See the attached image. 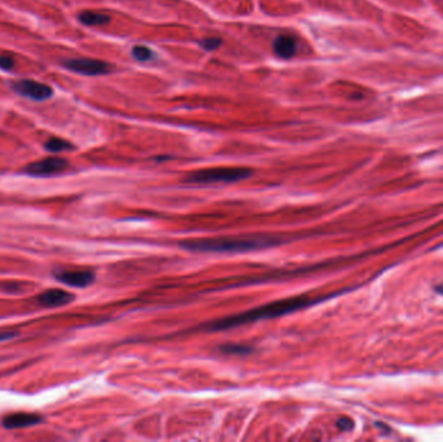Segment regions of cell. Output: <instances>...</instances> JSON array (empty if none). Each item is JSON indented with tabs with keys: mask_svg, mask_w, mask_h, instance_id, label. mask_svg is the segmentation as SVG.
<instances>
[{
	"mask_svg": "<svg viewBox=\"0 0 443 442\" xmlns=\"http://www.w3.org/2000/svg\"><path fill=\"white\" fill-rule=\"evenodd\" d=\"M222 44V40L219 38H208V39H204L200 42V45L204 47L206 51H213V50H217L219 45Z\"/></svg>",
	"mask_w": 443,
	"mask_h": 442,
	"instance_id": "obj_15",
	"label": "cell"
},
{
	"mask_svg": "<svg viewBox=\"0 0 443 442\" xmlns=\"http://www.w3.org/2000/svg\"><path fill=\"white\" fill-rule=\"evenodd\" d=\"M64 66L72 72L83 75H102L108 74L112 66L105 61L93 60V59H73L64 61Z\"/></svg>",
	"mask_w": 443,
	"mask_h": 442,
	"instance_id": "obj_5",
	"label": "cell"
},
{
	"mask_svg": "<svg viewBox=\"0 0 443 442\" xmlns=\"http://www.w3.org/2000/svg\"><path fill=\"white\" fill-rule=\"evenodd\" d=\"M132 56L136 59L137 61H141V63H145L149 61L153 57V52L149 50L145 45H136L132 50Z\"/></svg>",
	"mask_w": 443,
	"mask_h": 442,
	"instance_id": "obj_14",
	"label": "cell"
},
{
	"mask_svg": "<svg viewBox=\"0 0 443 442\" xmlns=\"http://www.w3.org/2000/svg\"><path fill=\"white\" fill-rule=\"evenodd\" d=\"M36 300H38L39 305L44 306V308H57V306L70 304L74 300V296L64 289H48L40 293Z\"/></svg>",
	"mask_w": 443,
	"mask_h": 442,
	"instance_id": "obj_8",
	"label": "cell"
},
{
	"mask_svg": "<svg viewBox=\"0 0 443 442\" xmlns=\"http://www.w3.org/2000/svg\"><path fill=\"white\" fill-rule=\"evenodd\" d=\"M18 335L17 331H4V329H0V342L6 340H11L12 337Z\"/></svg>",
	"mask_w": 443,
	"mask_h": 442,
	"instance_id": "obj_18",
	"label": "cell"
},
{
	"mask_svg": "<svg viewBox=\"0 0 443 442\" xmlns=\"http://www.w3.org/2000/svg\"><path fill=\"white\" fill-rule=\"evenodd\" d=\"M79 21L82 24L87 25V26H100V25L108 24L110 21V17L108 15H105V13L87 11V12L80 13Z\"/></svg>",
	"mask_w": 443,
	"mask_h": 442,
	"instance_id": "obj_11",
	"label": "cell"
},
{
	"mask_svg": "<svg viewBox=\"0 0 443 442\" xmlns=\"http://www.w3.org/2000/svg\"><path fill=\"white\" fill-rule=\"evenodd\" d=\"M42 418L36 414H27V412H16L7 415L3 419V427L7 429H17V428L31 427V425L39 424Z\"/></svg>",
	"mask_w": 443,
	"mask_h": 442,
	"instance_id": "obj_9",
	"label": "cell"
},
{
	"mask_svg": "<svg viewBox=\"0 0 443 442\" xmlns=\"http://www.w3.org/2000/svg\"><path fill=\"white\" fill-rule=\"evenodd\" d=\"M253 170L248 168H211L194 171L185 176L189 184H219V183H235L249 178Z\"/></svg>",
	"mask_w": 443,
	"mask_h": 442,
	"instance_id": "obj_3",
	"label": "cell"
},
{
	"mask_svg": "<svg viewBox=\"0 0 443 442\" xmlns=\"http://www.w3.org/2000/svg\"><path fill=\"white\" fill-rule=\"evenodd\" d=\"M44 148L50 152H65V151L73 150V145L69 141L64 140V139H59V137H51L47 143L44 144Z\"/></svg>",
	"mask_w": 443,
	"mask_h": 442,
	"instance_id": "obj_12",
	"label": "cell"
},
{
	"mask_svg": "<svg viewBox=\"0 0 443 442\" xmlns=\"http://www.w3.org/2000/svg\"><path fill=\"white\" fill-rule=\"evenodd\" d=\"M55 278L60 283L75 288H86L95 281V274L91 270H59Z\"/></svg>",
	"mask_w": 443,
	"mask_h": 442,
	"instance_id": "obj_7",
	"label": "cell"
},
{
	"mask_svg": "<svg viewBox=\"0 0 443 442\" xmlns=\"http://www.w3.org/2000/svg\"><path fill=\"white\" fill-rule=\"evenodd\" d=\"M323 300H324V297H310L306 296V294L305 296L281 299L277 300V301L270 302L267 305L259 306V308L253 309V310H248L244 311V313L232 315V317H227L223 318V319L209 322L206 324H204L203 329L208 332L226 331V329L236 328V327L242 326V324L258 322V320L262 319L283 317V315H286V314L294 313V311L301 310V309H306L309 306L319 304Z\"/></svg>",
	"mask_w": 443,
	"mask_h": 442,
	"instance_id": "obj_1",
	"label": "cell"
},
{
	"mask_svg": "<svg viewBox=\"0 0 443 442\" xmlns=\"http://www.w3.org/2000/svg\"><path fill=\"white\" fill-rule=\"evenodd\" d=\"M68 168V161L61 157H48L40 161L30 164L25 171L33 176H51Z\"/></svg>",
	"mask_w": 443,
	"mask_h": 442,
	"instance_id": "obj_6",
	"label": "cell"
},
{
	"mask_svg": "<svg viewBox=\"0 0 443 442\" xmlns=\"http://www.w3.org/2000/svg\"><path fill=\"white\" fill-rule=\"evenodd\" d=\"M337 427L341 430H350L351 428L354 427V424H353V420H350V419L342 418L337 421Z\"/></svg>",
	"mask_w": 443,
	"mask_h": 442,
	"instance_id": "obj_17",
	"label": "cell"
},
{
	"mask_svg": "<svg viewBox=\"0 0 443 442\" xmlns=\"http://www.w3.org/2000/svg\"><path fill=\"white\" fill-rule=\"evenodd\" d=\"M12 88L18 95L29 97L31 100H36V102L50 99L54 93L50 86L40 83V82L31 81V79H22V81L15 82L12 84Z\"/></svg>",
	"mask_w": 443,
	"mask_h": 442,
	"instance_id": "obj_4",
	"label": "cell"
},
{
	"mask_svg": "<svg viewBox=\"0 0 443 442\" xmlns=\"http://www.w3.org/2000/svg\"><path fill=\"white\" fill-rule=\"evenodd\" d=\"M280 242L276 237L267 235L253 236H226L208 237V239H189L180 241L179 245L187 251L211 252V253H240V252L258 251V249L276 247Z\"/></svg>",
	"mask_w": 443,
	"mask_h": 442,
	"instance_id": "obj_2",
	"label": "cell"
},
{
	"mask_svg": "<svg viewBox=\"0 0 443 442\" xmlns=\"http://www.w3.org/2000/svg\"><path fill=\"white\" fill-rule=\"evenodd\" d=\"M220 350L227 354H238V356H245L252 353V348L242 345V343H226L223 347H220Z\"/></svg>",
	"mask_w": 443,
	"mask_h": 442,
	"instance_id": "obj_13",
	"label": "cell"
},
{
	"mask_svg": "<svg viewBox=\"0 0 443 442\" xmlns=\"http://www.w3.org/2000/svg\"><path fill=\"white\" fill-rule=\"evenodd\" d=\"M15 66V60L9 55H2L0 56V68L4 70H11Z\"/></svg>",
	"mask_w": 443,
	"mask_h": 442,
	"instance_id": "obj_16",
	"label": "cell"
},
{
	"mask_svg": "<svg viewBox=\"0 0 443 442\" xmlns=\"http://www.w3.org/2000/svg\"><path fill=\"white\" fill-rule=\"evenodd\" d=\"M435 290H437V292L439 293V294H443V283L442 284H438V285H435Z\"/></svg>",
	"mask_w": 443,
	"mask_h": 442,
	"instance_id": "obj_19",
	"label": "cell"
},
{
	"mask_svg": "<svg viewBox=\"0 0 443 442\" xmlns=\"http://www.w3.org/2000/svg\"><path fill=\"white\" fill-rule=\"evenodd\" d=\"M274 51L281 59H290L297 52V42L291 35H280L275 39Z\"/></svg>",
	"mask_w": 443,
	"mask_h": 442,
	"instance_id": "obj_10",
	"label": "cell"
}]
</instances>
